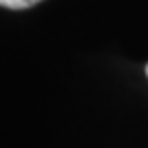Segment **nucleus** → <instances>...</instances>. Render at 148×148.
<instances>
[{"mask_svg": "<svg viewBox=\"0 0 148 148\" xmlns=\"http://www.w3.org/2000/svg\"><path fill=\"white\" fill-rule=\"evenodd\" d=\"M37 2H41V0H0V6H6V8H29V6H35Z\"/></svg>", "mask_w": 148, "mask_h": 148, "instance_id": "nucleus-1", "label": "nucleus"}, {"mask_svg": "<svg viewBox=\"0 0 148 148\" xmlns=\"http://www.w3.org/2000/svg\"><path fill=\"white\" fill-rule=\"evenodd\" d=\"M146 72H148V68H146Z\"/></svg>", "mask_w": 148, "mask_h": 148, "instance_id": "nucleus-2", "label": "nucleus"}]
</instances>
